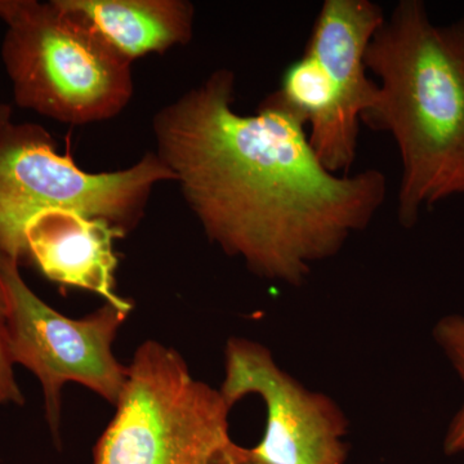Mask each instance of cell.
I'll return each mask as SVG.
<instances>
[{
	"label": "cell",
	"mask_w": 464,
	"mask_h": 464,
	"mask_svg": "<svg viewBox=\"0 0 464 464\" xmlns=\"http://www.w3.org/2000/svg\"><path fill=\"white\" fill-rule=\"evenodd\" d=\"M14 362L9 355L7 314H5V295L0 286V405L24 404L16 380H14Z\"/></svg>",
	"instance_id": "12"
},
{
	"label": "cell",
	"mask_w": 464,
	"mask_h": 464,
	"mask_svg": "<svg viewBox=\"0 0 464 464\" xmlns=\"http://www.w3.org/2000/svg\"><path fill=\"white\" fill-rule=\"evenodd\" d=\"M216 464H264L258 462L250 453L249 449L241 448L239 445L231 442L227 448L222 451L221 456L217 459Z\"/></svg>",
	"instance_id": "13"
},
{
	"label": "cell",
	"mask_w": 464,
	"mask_h": 464,
	"mask_svg": "<svg viewBox=\"0 0 464 464\" xmlns=\"http://www.w3.org/2000/svg\"><path fill=\"white\" fill-rule=\"evenodd\" d=\"M378 79L362 123L398 146V216L413 227L424 209L464 194V16L432 23L420 0H401L365 57Z\"/></svg>",
	"instance_id": "2"
},
{
	"label": "cell",
	"mask_w": 464,
	"mask_h": 464,
	"mask_svg": "<svg viewBox=\"0 0 464 464\" xmlns=\"http://www.w3.org/2000/svg\"><path fill=\"white\" fill-rule=\"evenodd\" d=\"M128 60L190 41L194 5L182 0H66Z\"/></svg>",
	"instance_id": "10"
},
{
	"label": "cell",
	"mask_w": 464,
	"mask_h": 464,
	"mask_svg": "<svg viewBox=\"0 0 464 464\" xmlns=\"http://www.w3.org/2000/svg\"><path fill=\"white\" fill-rule=\"evenodd\" d=\"M219 392L232 408L246 395L265 402L264 438L250 453L264 464H346L347 420L328 396L302 386L257 342L231 338Z\"/></svg>",
	"instance_id": "8"
},
{
	"label": "cell",
	"mask_w": 464,
	"mask_h": 464,
	"mask_svg": "<svg viewBox=\"0 0 464 464\" xmlns=\"http://www.w3.org/2000/svg\"><path fill=\"white\" fill-rule=\"evenodd\" d=\"M433 340L444 353L451 368L456 371L464 389V316L441 317L433 328ZM444 451L448 456L464 451V399L459 411L449 424L444 439Z\"/></svg>",
	"instance_id": "11"
},
{
	"label": "cell",
	"mask_w": 464,
	"mask_h": 464,
	"mask_svg": "<svg viewBox=\"0 0 464 464\" xmlns=\"http://www.w3.org/2000/svg\"><path fill=\"white\" fill-rule=\"evenodd\" d=\"M123 235L121 228L103 219L50 210L26 226V257L52 282L91 290L106 304L130 313L133 304L115 290L114 240Z\"/></svg>",
	"instance_id": "9"
},
{
	"label": "cell",
	"mask_w": 464,
	"mask_h": 464,
	"mask_svg": "<svg viewBox=\"0 0 464 464\" xmlns=\"http://www.w3.org/2000/svg\"><path fill=\"white\" fill-rule=\"evenodd\" d=\"M384 20L371 0H325L304 54L276 91L304 119L311 148L329 172L348 174L355 163L362 116L378 92L366 51Z\"/></svg>",
	"instance_id": "6"
},
{
	"label": "cell",
	"mask_w": 464,
	"mask_h": 464,
	"mask_svg": "<svg viewBox=\"0 0 464 464\" xmlns=\"http://www.w3.org/2000/svg\"><path fill=\"white\" fill-rule=\"evenodd\" d=\"M0 286L7 314L8 347L42 383L52 431L61 420V391L76 382L116 405L128 368L112 353V343L128 311L106 304L99 311L70 319L43 302L20 274V262L0 252Z\"/></svg>",
	"instance_id": "7"
},
{
	"label": "cell",
	"mask_w": 464,
	"mask_h": 464,
	"mask_svg": "<svg viewBox=\"0 0 464 464\" xmlns=\"http://www.w3.org/2000/svg\"><path fill=\"white\" fill-rule=\"evenodd\" d=\"M230 411L219 390L192 377L177 351L145 342L128 366L93 464H216L232 442Z\"/></svg>",
	"instance_id": "5"
},
{
	"label": "cell",
	"mask_w": 464,
	"mask_h": 464,
	"mask_svg": "<svg viewBox=\"0 0 464 464\" xmlns=\"http://www.w3.org/2000/svg\"><path fill=\"white\" fill-rule=\"evenodd\" d=\"M163 181L176 176L157 154H146L130 169L84 172L69 152L58 154L44 128L16 123L12 109L0 105V252L18 262L26 257L25 228L34 217L67 210L125 232Z\"/></svg>",
	"instance_id": "4"
},
{
	"label": "cell",
	"mask_w": 464,
	"mask_h": 464,
	"mask_svg": "<svg viewBox=\"0 0 464 464\" xmlns=\"http://www.w3.org/2000/svg\"><path fill=\"white\" fill-rule=\"evenodd\" d=\"M218 69L154 119L158 157L207 237L258 276L298 286L313 266L364 231L387 197L378 169L329 172L306 124L274 92L255 115L234 109Z\"/></svg>",
	"instance_id": "1"
},
{
	"label": "cell",
	"mask_w": 464,
	"mask_h": 464,
	"mask_svg": "<svg viewBox=\"0 0 464 464\" xmlns=\"http://www.w3.org/2000/svg\"><path fill=\"white\" fill-rule=\"evenodd\" d=\"M2 60L14 101L54 121L114 118L133 94L132 61L66 0H0Z\"/></svg>",
	"instance_id": "3"
}]
</instances>
